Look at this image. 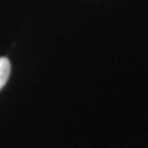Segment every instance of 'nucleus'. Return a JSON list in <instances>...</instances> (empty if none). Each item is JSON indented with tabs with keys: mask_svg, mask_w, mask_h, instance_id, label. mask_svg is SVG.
<instances>
[{
	"mask_svg": "<svg viewBox=\"0 0 148 148\" xmlns=\"http://www.w3.org/2000/svg\"><path fill=\"white\" fill-rule=\"evenodd\" d=\"M11 73V63L7 58H0V90L5 85Z\"/></svg>",
	"mask_w": 148,
	"mask_h": 148,
	"instance_id": "1",
	"label": "nucleus"
}]
</instances>
